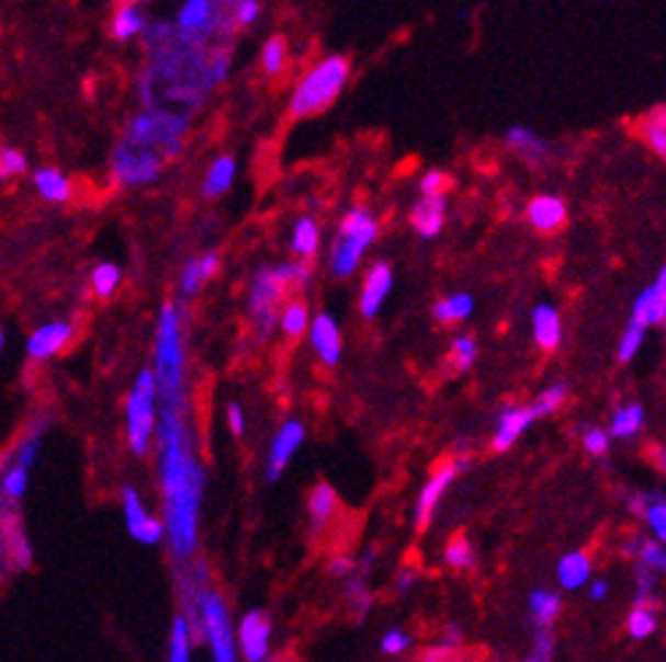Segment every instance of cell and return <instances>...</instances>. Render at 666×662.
<instances>
[{"instance_id":"6da1fadb","label":"cell","mask_w":666,"mask_h":662,"mask_svg":"<svg viewBox=\"0 0 666 662\" xmlns=\"http://www.w3.org/2000/svg\"><path fill=\"white\" fill-rule=\"evenodd\" d=\"M142 41L147 49V66L136 79L142 106L171 101L184 109H199L206 103L208 92L230 77L228 44H193L168 20H149Z\"/></svg>"},{"instance_id":"7a4b0ae2","label":"cell","mask_w":666,"mask_h":662,"mask_svg":"<svg viewBox=\"0 0 666 662\" xmlns=\"http://www.w3.org/2000/svg\"><path fill=\"white\" fill-rule=\"evenodd\" d=\"M158 435V473L163 484L166 536L177 560H188L199 546V506L204 492V470L195 463L184 427L182 406H163Z\"/></svg>"},{"instance_id":"3957f363","label":"cell","mask_w":666,"mask_h":662,"mask_svg":"<svg viewBox=\"0 0 666 662\" xmlns=\"http://www.w3.org/2000/svg\"><path fill=\"white\" fill-rule=\"evenodd\" d=\"M350 60L341 55H328L323 60H317L309 71L301 77L298 84H295L293 95H291V117L304 119V117H315V114L326 112L331 109L339 95L345 92L347 81H350Z\"/></svg>"},{"instance_id":"277c9868","label":"cell","mask_w":666,"mask_h":662,"mask_svg":"<svg viewBox=\"0 0 666 662\" xmlns=\"http://www.w3.org/2000/svg\"><path fill=\"white\" fill-rule=\"evenodd\" d=\"M155 379L163 406H182L184 400V341L182 322L173 304L160 309L158 335H155Z\"/></svg>"},{"instance_id":"5b68a950","label":"cell","mask_w":666,"mask_h":662,"mask_svg":"<svg viewBox=\"0 0 666 662\" xmlns=\"http://www.w3.org/2000/svg\"><path fill=\"white\" fill-rule=\"evenodd\" d=\"M190 133L188 112H173L166 106H144L125 122L123 138L138 147L158 149L166 160L182 155L184 138Z\"/></svg>"},{"instance_id":"8992f818","label":"cell","mask_w":666,"mask_h":662,"mask_svg":"<svg viewBox=\"0 0 666 662\" xmlns=\"http://www.w3.org/2000/svg\"><path fill=\"white\" fill-rule=\"evenodd\" d=\"M155 400H158V379H155V370H138L136 381H133L125 400V441L127 449L136 457L149 455V446H153L155 425H158Z\"/></svg>"},{"instance_id":"52a82bcc","label":"cell","mask_w":666,"mask_h":662,"mask_svg":"<svg viewBox=\"0 0 666 662\" xmlns=\"http://www.w3.org/2000/svg\"><path fill=\"white\" fill-rule=\"evenodd\" d=\"M188 623L193 632H204V638L212 647V654L217 662H234L236 660V643L234 630H230L228 608H225L223 597L217 592L204 590L201 586L195 592V603L188 606Z\"/></svg>"},{"instance_id":"ba28073f","label":"cell","mask_w":666,"mask_h":662,"mask_svg":"<svg viewBox=\"0 0 666 662\" xmlns=\"http://www.w3.org/2000/svg\"><path fill=\"white\" fill-rule=\"evenodd\" d=\"M380 228H376L374 217L366 212V208H352L339 225V238L334 243L331 252V269L336 276L347 278L352 276L361 263V258L366 254L369 243L374 241Z\"/></svg>"},{"instance_id":"9c48e42d","label":"cell","mask_w":666,"mask_h":662,"mask_svg":"<svg viewBox=\"0 0 666 662\" xmlns=\"http://www.w3.org/2000/svg\"><path fill=\"white\" fill-rule=\"evenodd\" d=\"M166 157L158 149L138 147L120 138L112 149V179L120 187H144L163 173Z\"/></svg>"},{"instance_id":"30bf717a","label":"cell","mask_w":666,"mask_h":662,"mask_svg":"<svg viewBox=\"0 0 666 662\" xmlns=\"http://www.w3.org/2000/svg\"><path fill=\"white\" fill-rule=\"evenodd\" d=\"M293 265H280V269H263L255 276L252 295H250V311L258 324L260 335H266L274 324L276 317V304L282 300L287 287H293Z\"/></svg>"},{"instance_id":"8fae6325","label":"cell","mask_w":666,"mask_h":662,"mask_svg":"<svg viewBox=\"0 0 666 662\" xmlns=\"http://www.w3.org/2000/svg\"><path fill=\"white\" fill-rule=\"evenodd\" d=\"M74 324L68 319H52V322L38 324L25 341V357L31 363H49L55 359L57 354H63L68 350L74 339Z\"/></svg>"},{"instance_id":"7c38bea8","label":"cell","mask_w":666,"mask_h":662,"mask_svg":"<svg viewBox=\"0 0 666 662\" xmlns=\"http://www.w3.org/2000/svg\"><path fill=\"white\" fill-rule=\"evenodd\" d=\"M123 516H125V527L131 533L133 541L155 546L166 538V527L158 516H153L144 506L142 495H138L136 487H123Z\"/></svg>"},{"instance_id":"4fadbf2b","label":"cell","mask_w":666,"mask_h":662,"mask_svg":"<svg viewBox=\"0 0 666 662\" xmlns=\"http://www.w3.org/2000/svg\"><path fill=\"white\" fill-rule=\"evenodd\" d=\"M147 25L149 14L144 0H120L112 11V20H109V36L117 44H131V41L142 38Z\"/></svg>"},{"instance_id":"5bb4252c","label":"cell","mask_w":666,"mask_h":662,"mask_svg":"<svg viewBox=\"0 0 666 662\" xmlns=\"http://www.w3.org/2000/svg\"><path fill=\"white\" fill-rule=\"evenodd\" d=\"M463 468V463H448V466H442L437 470V473L428 479V484L422 487L420 498H417V506H415V525L417 530H426L428 522H431L433 509H437V503L442 501V495L448 492V487L453 484L455 476H459V470Z\"/></svg>"},{"instance_id":"9a60e30c","label":"cell","mask_w":666,"mask_h":662,"mask_svg":"<svg viewBox=\"0 0 666 662\" xmlns=\"http://www.w3.org/2000/svg\"><path fill=\"white\" fill-rule=\"evenodd\" d=\"M304 435L306 430L301 422H285L282 425L280 433H276L274 444H271V455H269V468H266V479L269 481H280V476L285 473L287 463H291V457L298 452V446L304 444Z\"/></svg>"},{"instance_id":"2e32d148","label":"cell","mask_w":666,"mask_h":662,"mask_svg":"<svg viewBox=\"0 0 666 662\" xmlns=\"http://www.w3.org/2000/svg\"><path fill=\"white\" fill-rule=\"evenodd\" d=\"M269 638H271V619L263 612H252L241 619L239 627V647L247 660L260 662L269 654Z\"/></svg>"},{"instance_id":"e0dca14e","label":"cell","mask_w":666,"mask_h":662,"mask_svg":"<svg viewBox=\"0 0 666 662\" xmlns=\"http://www.w3.org/2000/svg\"><path fill=\"white\" fill-rule=\"evenodd\" d=\"M31 184L36 190V195L44 203H52V206H63V203H68L74 197V182L55 166H38L31 173Z\"/></svg>"},{"instance_id":"ac0fdd59","label":"cell","mask_w":666,"mask_h":662,"mask_svg":"<svg viewBox=\"0 0 666 662\" xmlns=\"http://www.w3.org/2000/svg\"><path fill=\"white\" fill-rule=\"evenodd\" d=\"M664 317H666V271L658 273L656 284L636 298L631 322L647 330L653 328V324H662Z\"/></svg>"},{"instance_id":"d6986e66","label":"cell","mask_w":666,"mask_h":662,"mask_svg":"<svg viewBox=\"0 0 666 662\" xmlns=\"http://www.w3.org/2000/svg\"><path fill=\"white\" fill-rule=\"evenodd\" d=\"M393 287V273L387 263H376L372 271H369L366 282H363V293H361V311L366 319H374L376 311L382 309L385 298L391 295Z\"/></svg>"},{"instance_id":"ffe728a7","label":"cell","mask_w":666,"mask_h":662,"mask_svg":"<svg viewBox=\"0 0 666 662\" xmlns=\"http://www.w3.org/2000/svg\"><path fill=\"white\" fill-rule=\"evenodd\" d=\"M312 346L320 354L323 363L331 365V368L341 359V335L328 313H320V317L312 322Z\"/></svg>"},{"instance_id":"44dd1931","label":"cell","mask_w":666,"mask_h":662,"mask_svg":"<svg viewBox=\"0 0 666 662\" xmlns=\"http://www.w3.org/2000/svg\"><path fill=\"white\" fill-rule=\"evenodd\" d=\"M529 219L542 233H555L566 222V206L561 197L540 195L529 203Z\"/></svg>"},{"instance_id":"7402d4cb","label":"cell","mask_w":666,"mask_h":662,"mask_svg":"<svg viewBox=\"0 0 666 662\" xmlns=\"http://www.w3.org/2000/svg\"><path fill=\"white\" fill-rule=\"evenodd\" d=\"M413 225L422 238H437L444 225V195H422L413 212Z\"/></svg>"},{"instance_id":"603a6c76","label":"cell","mask_w":666,"mask_h":662,"mask_svg":"<svg viewBox=\"0 0 666 662\" xmlns=\"http://www.w3.org/2000/svg\"><path fill=\"white\" fill-rule=\"evenodd\" d=\"M534 422V414H531V406H523V409H509L501 414L499 430L494 435V449L496 452H507L515 441L520 438L526 427Z\"/></svg>"},{"instance_id":"cb8c5ba5","label":"cell","mask_w":666,"mask_h":662,"mask_svg":"<svg viewBox=\"0 0 666 662\" xmlns=\"http://www.w3.org/2000/svg\"><path fill=\"white\" fill-rule=\"evenodd\" d=\"M561 335H564V328H561L558 311H555L553 306H537L534 311L537 344H540L544 352H555L561 344Z\"/></svg>"},{"instance_id":"d4e9b609","label":"cell","mask_w":666,"mask_h":662,"mask_svg":"<svg viewBox=\"0 0 666 662\" xmlns=\"http://www.w3.org/2000/svg\"><path fill=\"white\" fill-rule=\"evenodd\" d=\"M291 66V44L285 36H271L260 49V68L269 77H282Z\"/></svg>"},{"instance_id":"484cf974","label":"cell","mask_w":666,"mask_h":662,"mask_svg":"<svg viewBox=\"0 0 666 662\" xmlns=\"http://www.w3.org/2000/svg\"><path fill=\"white\" fill-rule=\"evenodd\" d=\"M590 579V557L585 551H572L561 557L558 562V582L564 590H580Z\"/></svg>"},{"instance_id":"4316f807","label":"cell","mask_w":666,"mask_h":662,"mask_svg":"<svg viewBox=\"0 0 666 662\" xmlns=\"http://www.w3.org/2000/svg\"><path fill=\"white\" fill-rule=\"evenodd\" d=\"M234 179H236V160H234V157H228V155L217 157V160L212 162V168L206 171L204 195L206 197H217V195L228 193L230 184H234Z\"/></svg>"},{"instance_id":"83f0119b","label":"cell","mask_w":666,"mask_h":662,"mask_svg":"<svg viewBox=\"0 0 666 662\" xmlns=\"http://www.w3.org/2000/svg\"><path fill=\"white\" fill-rule=\"evenodd\" d=\"M504 141H507V147L512 149V152L526 157V160H537V157H542L544 152H548V141L537 136L534 130H529V127H520V125L509 127L507 136H504Z\"/></svg>"},{"instance_id":"f1b7e54d","label":"cell","mask_w":666,"mask_h":662,"mask_svg":"<svg viewBox=\"0 0 666 662\" xmlns=\"http://www.w3.org/2000/svg\"><path fill=\"white\" fill-rule=\"evenodd\" d=\"M640 136L645 138L647 147L653 149L658 157L666 155V112L664 106L651 109L645 117L640 119Z\"/></svg>"},{"instance_id":"f546056e","label":"cell","mask_w":666,"mask_h":662,"mask_svg":"<svg viewBox=\"0 0 666 662\" xmlns=\"http://www.w3.org/2000/svg\"><path fill=\"white\" fill-rule=\"evenodd\" d=\"M472 311H474V298L466 293L450 295V298L439 300V304L433 306V317H437L442 324L463 322V319L472 317Z\"/></svg>"},{"instance_id":"4dcf8cb0","label":"cell","mask_w":666,"mask_h":662,"mask_svg":"<svg viewBox=\"0 0 666 662\" xmlns=\"http://www.w3.org/2000/svg\"><path fill=\"white\" fill-rule=\"evenodd\" d=\"M123 284V269L117 263H98L90 273V287L98 298H112Z\"/></svg>"},{"instance_id":"1f68e13d","label":"cell","mask_w":666,"mask_h":662,"mask_svg":"<svg viewBox=\"0 0 666 662\" xmlns=\"http://www.w3.org/2000/svg\"><path fill=\"white\" fill-rule=\"evenodd\" d=\"M656 630H658V617H656V608H653V603L651 601L634 603V612L629 614L631 638H636V641H645V638H651Z\"/></svg>"},{"instance_id":"d6a6232c","label":"cell","mask_w":666,"mask_h":662,"mask_svg":"<svg viewBox=\"0 0 666 662\" xmlns=\"http://www.w3.org/2000/svg\"><path fill=\"white\" fill-rule=\"evenodd\" d=\"M529 608L537 627H550L561 614V597L553 595V592L537 590L534 595L529 597Z\"/></svg>"},{"instance_id":"836d02e7","label":"cell","mask_w":666,"mask_h":662,"mask_svg":"<svg viewBox=\"0 0 666 662\" xmlns=\"http://www.w3.org/2000/svg\"><path fill=\"white\" fill-rule=\"evenodd\" d=\"M317 243H320V228H317L315 219H298L293 230V252L301 260H312V254L317 252Z\"/></svg>"},{"instance_id":"e575fe53","label":"cell","mask_w":666,"mask_h":662,"mask_svg":"<svg viewBox=\"0 0 666 662\" xmlns=\"http://www.w3.org/2000/svg\"><path fill=\"white\" fill-rule=\"evenodd\" d=\"M190 649H193V630H190L188 617H177L171 627V643H168V654H171V662H188L190 660Z\"/></svg>"},{"instance_id":"d590c367","label":"cell","mask_w":666,"mask_h":662,"mask_svg":"<svg viewBox=\"0 0 666 662\" xmlns=\"http://www.w3.org/2000/svg\"><path fill=\"white\" fill-rule=\"evenodd\" d=\"M31 171V160L27 155L22 152L20 147H11V144H3L0 147V179L9 182V179H20Z\"/></svg>"},{"instance_id":"8d00e7d4","label":"cell","mask_w":666,"mask_h":662,"mask_svg":"<svg viewBox=\"0 0 666 662\" xmlns=\"http://www.w3.org/2000/svg\"><path fill=\"white\" fill-rule=\"evenodd\" d=\"M642 422H645V409L640 403L625 406V409L616 411V416H612V435L616 438H631L634 433H640Z\"/></svg>"},{"instance_id":"74e56055","label":"cell","mask_w":666,"mask_h":662,"mask_svg":"<svg viewBox=\"0 0 666 662\" xmlns=\"http://www.w3.org/2000/svg\"><path fill=\"white\" fill-rule=\"evenodd\" d=\"M336 501H339V498H336L331 484H317L315 492H312V498H309L312 520H315L317 525H326V522L334 516Z\"/></svg>"},{"instance_id":"f35d334b","label":"cell","mask_w":666,"mask_h":662,"mask_svg":"<svg viewBox=\"0 0 666 662\" xmlns=\"http://www.w3.org/2000/svg\"><path fill=\"white\" fill-rule=\"evenodd\" d=\"M260 14H263V3H260V0H234V3H230V16H234L239 31L258 25Z\"/></svg>"},{"instance_id":"ab89813d","label":"cell","mask_w":666,"mask_h":662,"mask_svg":"<svg viewBox=\"0 0 666 662\" xmlns=\"http://www.w3.org/2000/svg\"><path fill=\"white\" fill-rule=\"evenodd\" d=\"M564 400H566V385H553L550 390H544L534 403H531V414H534V420L553 414V411H558L561 406H564Z\"/></svg>"},{"instance_id":"60d3db41","label":"cell","mask_w":666,"mask_h":662,"mask_svg":"<svg viewBox=\"0 0 666 662\" xmlns=\"http://www.w3.org/2000/svg\"><path fill=\"white\" fill-rule=\"evenodd\" d=\"M450 359H453L455 370H469L477 359V341L472 335H459L450 346Z\"/></svg>"},{"instance_id":"b9f144b4","label":"cell","mask_w":666,"mask_h":662,"mask_svg":"<svg viewBox=\"0 0 666 662\" xmlns=\"http://www.w3.org/2000/svg\"><path fill=\"white\" fill-rule=\"evenodd\" d=\"M280 324H282V330L291 335V339L304 333V330L309 328V313H306V306L304 304H287L285 311H282V317H280Z\"/></svg>"},{"instance_id":"7bdbcfd3","label":"cell","mask_w":666,"mask_h":662,"mask_svg":"<svg viewBox=\"0 0 666 662\" xmlns=\"http://www.w3.org/2000/svg\"><path fill=\"white\" fill-rule=\"evenodd\" d=\"M444 562L453 568H461V571L472 568L474 566V546L469 544V538L459 536L455 541H450L448 551H444Z\"/></svg>"},{"instance_id":"ee69618b","label":"cell","mask_w":666,"mask_h":662,"mask_svg":"<svg viewBox=\"0 0 666 662\" xmlns=\"http://www.w3.org/2000/svg\"><path fill=\"white\" fill-rule=\"evenodd\" d=\"M642 514H645L647 525L653 527V533H656L658 541H664V538H666V506H664V498H656V495L651 498V495H647Z\"/></svg>"},{"instance_id":"f6af8a7d","label":"cell","mask_w":666,"mask_h":662,"mask_svg":"<svg viewBox=\"0 0 666 662\" xmlns=\"http://www.w3.org/2000/svg\"><path fill=\"white\" fill-rule=\"evenodd\" d=\"M642 341H645V328L629 322V328H625L621 344H618V357H621V363H631V359H634V354L640 352Z\"/></svg>"},{"instance_id":"bcb514c9","label":"cell","mask_w":666,"mask_h":662,"mask_svg":"<svg viewBox=\"0 0 666 662\" xmlns=\"http://www.w3.org/2000/svg\"><path fill=\"white\" fill-rule=\"evenodd\" d=\"M636 555H640V566H647V568H651V571L662 573L664 568H666L664 549H662V546H658V541H645V538H642L640 551H636Z\"/></svg>"},{"instance_id":"7dc6e473","label":"cell","mask_w":666,"mask_h":662,"mask_svg":"<svg viewBox=\"0 0 666 662\" xmlns=\"http://www.w3.org/2000/svg\"><path fill=\"white\" fill-rule=\"evenodd\" d=\"M583 444H585V452H588V455L601 457V455H607V449H610V433H605V430H599V427L585 430Z\"/></svg>"},{"instance_id":"c3c4849f","label":"cell","mask_w":666,"mask_h":662,"mask_svg":"<svg viewBox=\"0 0 666 662\" xmlns=\"http://www.w3.org/2000/svg\"><path fill=\"white\" fill-rule=\"evenodd\" d=\"M409 643H413V636L404 630H387L385 636H382V652L385 654H404L409 649Z\"/></svg>"},{"instance_id":"681fc988","label":"cell","mask_w":666,"mask_h":662,"mask_svg":"<svg viewBox=\"0 0 666 662\" xmlns=\"http://www.w3.org/2000/svg\"><path fill=\"white\" fill-rule=\"evenodd\" d=\"M204 282H206V276H204V271H201L199 260H188V265H184V271H182L184 295H195Z\"/></svg>"},{"instance_id":"f907efd6","label":"cell","mask_w":666,"mask_h":662,"mask_svg":"<svg viewBox=\"0 0 666 662\" xmlns=\"http://www.w3.org/2000/svg\"><path fill=\"white\" fill-rule=\"evenodd\" d=\"M448 187H450V179H448V173H442V171H428L426 176L420 179L422 195H442Z\"/></svg>"},{"instance_id":"816d5d0a","label":"cell","mask_w":666,"mask_h":662,"mask_svg":"<svg viewBox=\"0 0 666 662\" xmlns=\"http://www.w3.org/2000/svg\"><path fill=\"white\" fill-rule=\"evenodd\" d=\"M347 590H350L352 608H355V614H361V617H363V614L372 608V592H369L361 582H350V584H347Z\"/></svg>"},{"instance_id":"f5cc1de1","label":"cell","mask_w":666,"mask_h":662,"mask_svg":"<svg viewBox=\"0 0 666 662\" xmlns=\"http://www.w3.org/2000/svg\"><path fill=\"white\" fill-rule=\"evenodd\" d=\"M531 660H534V662L553 660V636H550L548 627H540V632H537L534 652H531Z\"/></svg>"},{"instance_id":"db71d44e","label":"cell","mask_w":666,"mask_h":662,"mask_svg":"<svg viewBox=\"0 0 666 662\" xmlns=\"http://www.w3.org/2000/svg\"><path fill=\"white\" fill-rule=\"evenodd\" d=\"M228 427L234 435H245L247 420H245V411H241L239 403L228 406Z\"/></svg>"},{"instance_id":"11a10c76","label":"cell","mask_w":666,"mask_h":662,"mask_svg":"<svg viewBox=\"0 0 666 662\" xmlns=\"http://www.w3.org/2000/svg\"><path fill=\"white\" fill-rule=\"evenodd\" d=\"M455 654H459V649H453V647H448V643H442V647H433V649H428V652L422 654V660H428V662L453 660Z\"/></svg>"},{"instance_id":"9f6ffc18","label":"cell","mask_w":666,"mask_h":662,"mask_svg":"<svg viewBox=\"0 0 666 662\" xmlns=\"http://www.w3.org/2000/svg\"><path fill=\"white\" fill-rule=\"evenodd\" d=\"M199 265H201V271H204V276L212 278L214 273L219 271V258L214 252H208V254H204V258H199Z\"/></svg>"},{"instance_id":"6f0895ef","label":"cell","mask_w":666,"mask_h":662,"mask_svg":"<svg viewBox=\"0 0 666 662\" xmlns=\"http://www.w3.org/2000/svg\"><path fill=\"white\" fill-rule=\"evenodd\" d=\"M328 568H331V573H336V577H345V573H350L352 568H355V562H352L350 557H336Z\"/></svg>"},{"instance_id":"680465c9","label":"cell","mask_w":666,"mask_h":662,"mask_svg":"<svg viewBox=\"0 0 666 662\" xmlns=\"http://www.w3.org/2000/svg\"><path fill=\"white\" fill-rule=\"evenodd\" d=\"M417 582V573L415 571H404L402 577H398V592H409Z\"/></svg>"},{"instance_id":"91938a15","label":"cell","mask_w":666,"mask_h":662,"mask_svg":"<svg viewBox=\"0 0 666 662\" xmlns=\"http://www.w3.org/2000/svg\"><path fill=\"white\" fill-rule=\"evenodd\" d=\"M607 590H610V586H607L605 579H599V582H594V586H590V597H594V601H605Z\"/></svg>"},{"instance_id":"94428289","label":"cell","mask_w":666,"mask_h":662,"mask_svg":"<svg viewBox=\"0 0 666 662\" xmlns=\"http://www.w3.org/2000/svg\"><path fill=\"white\" fill-rule=\"evenodd\" d=\"M444 632H448V641H444V643H448V647H453V649H459V643H461V636H463V632H461V627L450 625V627H448V630H444Z\"/></svg>"},{"instance_id":"6125c7cd","label":"cell","mask_w":666,"mask_h":662,"mask_svg":"<svg viewBox=\"0 0 666 662\" xmlns=\"http://www.w3.org/2000/svg\"><path fill=\"white\" fill-rule=\"evenodd\" d=\"M5 341H9V335H5V328H0V354L5 352Z\"/></svg>"}]
</instances>
